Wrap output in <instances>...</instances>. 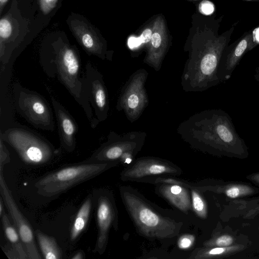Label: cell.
<instances>
[{"label": "cell", "mask_w": 259, "mask_h": 259, "mask_svg": "<svg viewBox=\"0 0 259 259\" xmlns=\"http://www.w3.org/2000/svg\"><path fill=\"white\" fill-rule=\"evenodd\" d=\"M177 132L192 148L203 152L234 156L247 153L231 117L221 109L205 110L191 115L179 124Z\"/></svg>", "instance_id": "obj_1"}, {"label": "cell", "mask_w": 259, "mask_h": 259, "mask_svg": "<svg viewBox=\"0 0 259 259\" xmlns=\"http://www.w3.org/2000/svg\"><path fill=\"white\" fill-rule=\"evenodd\" d=\"M222 18L215 20L212 27H205L199 39L192 46L181 77L184 91L203 92L222 83L219 67L235 29L233 25L219 34Z\"/></svg>", "instance_id": "obj_2"}, {"label": "cell", "mask_w": 259, "mask_h": 259, "mask_svg": "<svg viewBox=\"0 0 259 259\" xmlns=\"http://www.w3.org/2000/svg\"><path fill=\"white\" fill-rule=\"evenodd\" d=\"M122 203L139 235L150 240L169 242L181 234L184 222L148 200L130 186L119 188Z\"/></svg>", "instance_id": "obj_3"}, {"label": "cell", "mask_w": 259, "mask_h": 259, "mask_svg": "<svg viewBox=\"0 0 259 259\" xmlns=\"http://www.w3.org/2000/svg\"><path fill=\"white\" fill-rule=\"evenodd\" d=\"M39 62L45 74L49 77L57 78L82 108L91 123L94 115L83 92L80 76L81 59L76 46L59 37L42 47Z\"/></svg>", "instance_id": "obj_4"}, {"label": "cell", "mask_w": 259, "mask_h": 259, "mask_svg": "<svg viewBox=\"0 0 259 259\" xmlns=\"http://www.w3.org/2000/svg\"><path fill=\"white\" fill-rule=\"evenodd\" d=\"M118 161L84 162L64 166L42 177L34 184L36 192L46 198L56 197L73 187L117 166Z\"/></svg>", "instance_id": "obj_5"}, {"label": "cell", "mask_w": 259, "mask_h": 259, "mask_svg": "<svg viewBox=\"0 0 259 259\" xmlns=\"http://www.w3.org/2000/svg\"><path fill=\"white\" fill-rule=\"evenodd\" d=\"M0 139L10 145L25 163L41 165L51 161L56 149L46 139L24 126H13L0 132Z\"/></svg>", "instance_id": "obj_6"}, {"label": "cell", "mask_w": 259, "mask_h": 259, "mask_svg": "<svg viewBox=\"0 0 259 259\" xmlns=\"http://www.w3.org/2000/svg\"><path fill=\"white\" fill-rule=\"evenodd\" d=\"M147 133L132 131L118 134L111 131L107 140L103 143L85 161L103 162L118 161L130 164L144 145Z\"/></svg>", "instance_id": "obj_7"}, {"label": "cell", "mask_w": 259, "mask_h": 259, "mask_svg": "<svg viewBox=\"0 0 259 259\" xmlns=\"http://www.w3.org/2000/svg\"><path fill=\"white\" fill-rule=\"evenodd\" d=\"M12 93L16 111L28 123L44 131L55 130L52 108L42 96L24 87L18 82L13 83Z\"/></svg>", "instance_id": "obj_8"}, {"label": "cell", "mask_w": 259, "mask_h": 259, "mask_svg": "<svg viewBox=\"0 0 259 259\" xmlns=\"http://www.w3.org/2000/svg\"><path fill=\"white\" fill-rule=\"evenodd\" d=\"M182 173V169L171 161L148 156L135 159L122 170L120 178L124 182L154 184L158 179L175 177Z\"/></svg>", "instance_id": "obj_9"}, {"label": "cell", "mask_w": 259, "mask_h": 259, "mask_svg": "<svg viewBox=\"0 0 259 259\" xmlns=\"http://www.w3.org/2000/svg\"><path fill=\"white\" fill-rule=\"evenodd\" d=\"M148 72L143 68L135 71L122 87L116 109L123 111L131 123L137 120L149 104L145 83Z\"/></svg>", "instance_id": "obj_10"}, {"label": "cell", "mask_w": 259, "mask_h": 259, "mask_svg": "<svg viewBox=\"0 0 259 259\" xmlns=\"http://www.w3.org/2000/svg\"><path fill=\"white\" fill-rule=\"evenodd\" d=\"M95 202L98 236L94 252L102 255L106 250L110 229H118V210L112 192L106 189L95 190L92 194Z\"/></svg>", "instance_id": "obj_11"}, {"label": "cell", "mask_w": 259, "mask_h": 259, "mask_svg": "<svg viewBox=\"0 0 259 259\" xmlns=\"http://www.w3.org/2000/svg\"><path fill=\"white\" fill-rule=\"evenodd\" d=\"M0 20V63L2 73L14 51L24 40L27 24L21 16L16 0Z\"/></svg>", "instance_id": "obj_12"}, {"label": "cell", "mask_w": 259, "mask_h": 259, "mask_svg": "<svg viewBox=\"0 0 259 259\" xmlns=\"http://www.w3.org/2000/svg\"><path fill=\"white\" fill-rule=\"evenodd\" d=\"M84 93L94 111L90 123L93 128L107 119L109 110V99L103 75L90 62L85 66L84 75L81 77Z\"/></svg>", "instance_id": "obj_13"}, {"label": "cell", "mask_w": 259, "mask_h": 259, "mask_svg": "<svg viewBox=\"0 0 259 259\" xmlns=\"http://www.w3.org/2000/svg\"><path fill=\"white\" fill-rule=\"evenodd\" d=\"M67 23L77 41L88 55L95 56L102 60H112L105 39L85 18L71 13Z\"/></svg>", "instance_id": "obj_14"}, {"label": "cell", "mask_w": 259, "mask_h": 259, "mask_svg": "<svg viewBox=\"0 0 259 259\" xmlns=\"http://www.w3.org/2000/svg\"><path fill=\"white\" fill-rule=\"evenodd\" d=\"M0 194L13 224L20 236L28 258L41 259V255L35 243L33 229L14 199L6 183L3 171H0Z\"/></svg>", "instance_id": "obj_15"}, {"label": "cell", "mask_w": 259, "mask_h": 259, "mask_svg": "<svg viewBox=\"0 0 259 259\" xmlns=\"http://www.w3.org/2000/svg\"><path fill=\"white\" fill-rule=\"evenodd\" d=\"M154 184H156V194L172 206L186 214L192 210L190 192L186 181L167 177L157 179Z\"/></svg>", "instance_id": "obj_16"}, {"label": "cell", "mask_w": 259, "mask_h": 259, "mask_svg": "<svg viewBox=\"0 0 259 259\" xmlns=\"http://www.w3.org/2000/svg\"><path fill=\"white\" fill-rule=\"evenodd\" d=\"M256 45L253 33L249 32L228 46L222 57L219 67L218 74L222 83L231 77L244 55Z\"/></svg>", "instance_id": "obj_17"}, {"label": "cell", "mask_w": 259, "mask_h": 259, "mask_svg": "<svg viewBox=\"0 0 259 259\" xmlns=\"http://www.w3.org/2000/svg\"><path fill=\"white\" fill-rule=\"evenodd\" d=\"M152 35L148 43L146 56L143 62L158 71L168 48V38L164 21L162 17H158L152 26Z\"/></svg>", "instance_id": "obj_18"}, {"label": "cell", "mask_w": 259, "mask_h": 259, "mask_svg": "<svg viewBox=\"0 0 259 259\" xmlns=\"http://www.w3.org/2000/svg\"><path fill=\"white\" fill-rule=\"evenodd\" d=\"M51 100L57 122L60 144L64 150L71 152L76 147L77 124L69 111L58 100L52 96Z\"/></svg>", "instance_id": "obj_19"}, {"label": "cell", "mask_w": 259, "mask_h": 259, "mask_svg": "<svg viewBox=\"0 0 259 259\" xmlns=\"http://www.w3.org/2000/svg\"><path fill=\"white\" fill-rule=\"evenodd\" d=\"M0 217L4 232L12 247L5 252L7 256L10 258H28L20 236L14 224L10 222L7 213L5 211Z\"/></svg>", "instance_id": "obj_20"}, {"label": "cell", "mask_w": 259, "mask_h": 259, "mask_svg": "<svg viewBox=\"0 0 259 259\" xmlns=\"http://www.w3.org/2000/svg\"><path fill=\"white\" fill-rule=\"evenodd\" d=\"M242 245H234L227 247H206L197 248L190 254L189 258L209 259L226 257L245 248Z\"/></svg>", "instance_id": "obj_21"}, {"label": "cell", "mask_w": 259, "mask_h": 259, "mask_svg": "<svg viewBox=\"0 0 259 259\" xmlns=\"http://www.w3.org/2000/svg\"><path fill=\"white\" fill-rule=\"evenodd\" d=\"M93 204V195L89 194L80 207L73 223L70 233L71 241L76 240L84 231L90 218Z\"/></svg>", "instance_id": "obj_22"}, {"label": "cell", "mask_w": 259, "mask_h": 259, "mask_svg": "<svg viewBox=\"0 0 259 259\" xmlns=\"http://www.w3.org/2000/svg\"><path fill=\"white\" fill-rule=\"evenodd\" d=\"M41 253L46 259H61L63 252L56 239L39 230L35 231Z\"/></svg>", "instance_id": "obj_23"}, {"label": "cell", "mask_w": 259, "mask_h": 259, "mask_svg": "<svg viewBox=\"0 0 259 259\" xmlns=\"http://www.w3.org/2000/svg\"><path fill=\"white\" fill-rule=\"evenodd\" d=\"M186 186L189 188L192 210L201 219H205L207 216V207L206 202L201 194V191L194 184L186 181Z\"/></svg>", "instance_id": "obj_24"}, {"label": "cell", "mask_w": 259, "mask_h": 259, "mask_svg": "<svg viewBox=\"0 0 259 259\" xmlns=\"http://www.w3.org/2000/svg\"><path fill=\"white\" fill-rule=\"evenodd\" d=\"M212 191L223 192L227 196L231 198L251 195L254 192V189L248 185L243 184H230L225 187Z\"/></svg>", "instance_id": "obj_25"}, {"label": "cell", "mask_w": 259, "mask_h": 259, "mask_svg": "<svg viewBox=\"0 0 259 259\" xmlns=\"http://www.w3.org/2000/svg\"><path fill=\"white\" fill-rule=\"evenodd\" d=\"M234 238L228 234L215 235L203 243L206 247H227L232 245Z\"/></svg>", "instance_id": "obj_26"}, {"label": "cell", "mask_w": 259, "mask_h": 259, "mask_svg": "<svg viewBox=\"0 0 259 259\" xmlns=\"http://www.w3.org/2000/svg\"><path fill=\"white\" fill-rule=\"evenodd\" d=\"M195 241V236L191 234H184L178 237L177 244L182 249H187L191 248Z\"/></svg>", "instance_id": "obj_27"}, {"label": "cell", "mask_w": 259, "mask_h": 259, "mask_svg": "<svg viewBox=\"0 0 259 259\" xmlns=\"http://www.w3.org/2000/svg\"><path fill=\"white\" fill-rule=\"evenodd\" d=\"M10 161L8 150L4 144V142L0 139V171L3 170L5 165Z\"/></svg>", "instance_id": "obj_28"}, {"label": "cell", "mask_w": 259, "mask_h": 259, "mask_svg": "<svg viewBox=\"0 0 259 259\" xmlns=\"http://www.w3.org/2000/svg\"><path fill=\"white\" fill-rule=\"evenodd\" d=\"M58 0H38L41 11L44 15H47L54 9Z\"/></svg>", "instance_id": "obj_29"}, {"label": "cell", "mask_w": 259, "mask_h": 259, "mask_svg": "<svg viewBox=\"0 0 259 259\" xmlns=\"http://www.w3.org/2000/svg\"><path fill=\"white\" fill-rule=\"evenodd\" d=\"M199 10L201 13L205 15H209L213 12L214 6L211 2L204 0L200 3L199 6Z\"/></svg>", "instance_id": "obj_30"}, {"label": "cell", "mask_w": 259, "mask_h": 259, "mask_svg": "<svg viewBox=\"0 0 259 259\" xmlns=\"http://www.w3.org/2000/svg\"><path fill=\"white\" fill-rule=\"evenodd\" d=\"M153 31L152 28H146L141 34L140 39L143 44H148L151 40Z\"/></svg>", "instance_id": "obj_31"}, {"label": "cell", "mask_w": 259, "mask_h": 259, "mask_svg": "<svg viewBox=\"0 0 259 259\" xmlns=\"http://www.w3.org/2000/svg\"><path fill=\"white\" fill-rule=\"evenodd\" d=\"M128 46L131 48L137 47L141 45L142 42L140 37H131L128 39Z\"/></svg>", "instance_id": "obj_32"}, {"label": "cell", "mask_w": 259, "mask_h": 259, "mask_svg": "<svg viewBox=\"0 0 259 259\" xmlns=\"http://www.w3.org/2000/svg\"><path fill=\"white\" fill-rule=\"evenodd\" d=\"M247 179L252 181L253 183L259 185V172L248 176Z\"/></svg>", "instance_id": "obj_33"}, {"label": "cell", "mask_w": 259, "mask_h": 259, "mask_svg": "<svg viewBox=\"0 0 259 259\" xmlns=\"http://www.w3.org/2000/svg\"><path fill=\"white\" fill-rule=\"evenodd\" d=\"M84 258V253L83 251H79L76 252L71 259H83Z\"/></svg>", "instance_id": "obj_34"}, {"label": "cell", "mask_w": 259, "mask_h": 259, "mask_svg": "<svg viewBox=\"0 0 259 259\" xmlns=\"http://www.w3.org/2000/svg\"><path fill=\"white\" fill-rule=\"evenodd\" d=\"M9 0H0V14L1 15L3 10Z\"/></svg>", "instance_id": "obj_35"}, {"label": "cell", "mask_w": 259, "mask_h": 259, "mask_svg": "<svg viewBox=\"0 0 259 259\" xmlns=\"http://www.w3.org/2000/svg\"><path fill=\"white\" fill-rule=\"evenodd\" d=\"M4 202L2 198L0 197V216L5 211L4 209Z\"/></svg>", "instance_id": "obj_36"}, {"label": "cell", "mask_w": 259, "mask_h": 259, "mask_svg": "<svg viewBox=\"0 0 259 259\" xmlns=\"http://www.w3.org/2000/svg\"><path fill=\"white\" fill-rule=\"evenodd\" d=\"M254 76L255 79L257 81V82L259 84V65L257 66V67L255 69Z\"/></svg>", "instance_id": "obj_37"}, {"label": "cell", "mask_w": 259, "mask_h": 259, "mask_svg": "<svg viewBox=\"0 0 259 259\" xmlns=\"http://www.w3.org/2000/svg\"><path fill=\"white\" fill-rule=\"evenodd\" d=\"M246 1H250V2H259V0H244Z\"/></svg>", "instance_id": "obj_38"}, {"label": "cell", "mask_w": 259, "mask_h": 259, "mask_svg": "<svg viewBox=\"0 0 259 259\" xmlns=\"http://www.w3.org/2000/svg\"><path fill=\"white\" fill-rule=\"evenodd\" d=\"M258 229H259V227H258Z\"/></svg>", "instance_id": "obj_39"}]
</instances>
